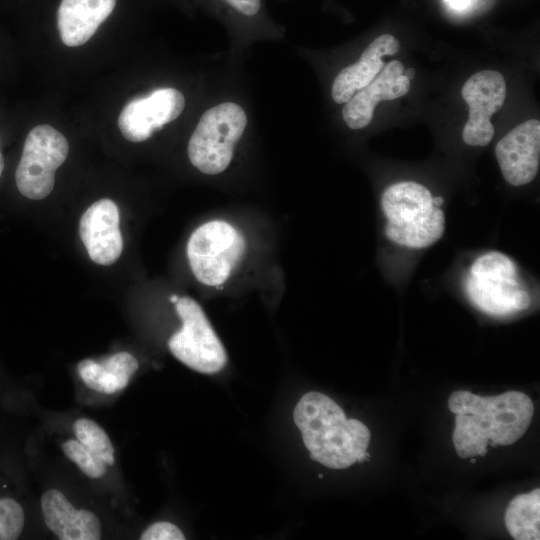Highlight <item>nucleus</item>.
<instances>
[{
  "mask_svg": "<svg viewBox=\"0 0 540 540\" xmlns=\"http://www.w3.org/2000/svg\"><path fill=\"white\" fill-rule=\"evenodd\" d=\"M310 458L331 469L357 462L356 448L367 449L370 430L357 419H347L343 409L327 395L310 391L293 411Z\"/></svg>",
  "mask_w": 540,
  "mask_h": 540,
  "instance_id": "obj_1",
  "label": "nucleus"
},
{
  "mask_svg": "<svg viewBox=\"0 0 540 540\" xmlns=\"http://www.w3.org/2000/svg\"><path fill=\"white\" fill-rule=\"evenodd\" d=\"M381 208L386 217L385 235L399 246L423 249L444 234V211L420 183L403 181L390 185L381 196Z\"/></svg>",
  "mask_w": 540,
  "mask_h": 540,
  "instance_id": "obj_2",
  "label": "nucleus"
},
{
  "mask_svg": "<svg viewBox=\"0 0 540 540\" xmlns=\"http://www.w3.org/2000/svg\"><path fill=\"white\" fill-rule=\"evenodd\" d=\"M247 240L241 229L224 219L199 225L190 235L186 255L191 272L202 285L220 289L242 265Z\"/></svg>",
  "mask_w": 540,
  "mask_h": 540,
  "instance_id": "obj_3",
  "label": "nucleus"
},
{
  "mask_svg": "<svg viewBox=\"0 0 540 540\" xmlns=\"http://www.w3.org/2000/svg\"><path fill=\"white\" fill-rule=\"evenodd\" d=\"M465 291L478 309L494 316L523 311L532 302L515 263L498 251L487 252L474 260L465 279Z\"/></svg>",
  "mask_w": 540,
  "mask_h": 540,
  "instance_id": "obj_4",
  "label": "nucleus"
},
{
  "mask_svg": "<svg viewBox=\"0 0 540 540\" xmlns=\"http://www.w3.org/2000/svg\"><path fill=\"white\" fill-rule=\"evenodd\" d=\"M246 125V113L236 103L224 102L205 111L188 142L191 164L207 175L224 172Z\"/></svg>",
  "mask_w": 540,
  "mask_h": 540,
  "instance_id": "obj_5",
  "label": "nucleus"
},
{
  "mask_svg": "<svg viewBox=\"0 0 540 540\" xmlns=\"http://www.w3.org/2000/svg\"><path fill=\"white\" fill-rule=\"evenodd\" d=\"M174 305L181 327L168 341L171 354L196 372L221 371L228 361L227 352L201 305L189 296H179Z\"/></svg>",
  "mask_w": 540,
  "mask_h": 540,
  "instance_id": "obj_6",
  "label": "nucleus"
},
{
  "mask_svg": "<svg viewBox=\"0 0 540 540\" xmlns=\"http://www.w3.org/2000/svg\"><path fill=\"white\" fill-rule=\"evenodd\" d=\"M69 144L65 136L48 124L28 133L15 173L19 192L32 200L47 197L54 187L55 171L65 162Z\"/></svg>",
  "mask_w": 540,
  "mask_h": 540,
  "instance_id": "obj_7",
  "label": "nucleus"
},
{
  "mask_svg": "<svg viewBox=\"0 0 540 540\" xmlns=\"http://www.w3.org/2000/svg\"><path fill=\"white\" fill-rule=\"evenodd\" d=\"M461 93L469 106L462 138L470 146H486L495 132L490 118L502 108L506 98L504 77L495 70L479 71L464 83Z\"/></svg>",
  "mask_w": 540,
  "mask_h": 540,
  "instance_id": "obj_8",
  "label": "nucleus"
},
{
  "mask_svg": "<svg viewBox=\"0 0 540 540\" xmlns=\"http://www.w3.org/2000/svg\"><path fill=\"white\" fill-rule=\"evenodd\" d=\"M185 108V98L175 88H161L149 96L129 101L118 117L123 137L131 142H142L155 131L177 119Z\"/></svg>",
  "mask_w": 540,
  "mask_h": 540,
  "instance_id": "obj_9",
  "label": "nucleus"
},
{
  "mask_svg": "<svg viewBox=\"0 0 540 540\" xmlns=\"http://www.w3.org/2000/svg\"><path fill=\"white\" fill-rule=\"evenodd\" d=\"M495 155L504 179L513 186L532 182L540 163V122L527 120L496 145Z\"/></svg>",
  "mask_w": 540,
  "mask_h": 540,
  "instance_id": "obj_10",
  "label": "nucleus"
},
{
  "mask_svg": "<svg viewBox=\"0 0 540 540\" xmlns=\"http://www.w3.org/2000/svg\"><path fill=\"white\" fill-rule=\"evenodd\" d=\"M79 234L93 262L104 266L116 262L123 249L116 203L104 198L89 206L80 219Z\"/></svg>",
  "mask_w": 540,
  "mask_h": 540,
  "instance_id": "obj_11",
  "label": "nucleus"
},
{
  "mask_svg": "<svg viewBox=\"0 0 540 540\" xmlns=\"http://www.w3.org/2000/svg\"><path fill=\"white\" fill-rule=\"evenodd\" d=\"M404 70L400 61H390L379 75L345 103L342 116L349 128L357 130L366 127L372 121L374 109L380 101L393 100L409 92L410 80L403 74Z\"/></svg>",
  "mask_w": 540,
  "mask_h": 540,
  "instance_id": "obj_12",
  "label": "nucleus"
},
{
  "mask_svg": "<svg viewBox=\"0 0 540 540\" xmlns=\"http://www.w3.org/2000/svg\"><path fill=\"white\" fill-rule=\"evenodd\" d=\"M41 511L48 529L60 540H98L102 537L99 517L87 509H78L59 489L41 496Z\"/></svg>",
  "mask_w": 540,
  "mask_h": 540,
  "instance_id": "obj_13",
  "label": "nucleus"
},
{
  "mask_svg": "<svg viewBox=\"0 0 540 540\" xmlns=\"http://www.w3.org/2000/svg\"><path fill=\"white\" fill-rule=\"evenodd\" d=\"M399 41L390 34L374 39L363 51L359 60L342 69L332 84L331 95L334 102L343 104L368 85L382 70V57L394 55L399 51Z\"/></svg>",
  "mask_w": 540,
  "mask_h": 540,
  "instance_id": "obj_14",
  "label": "nucleus"
},
{
  "mask_svg": "<svg viewBox=\"0 0 540 540\" xmlns=\"http://www.w3.org/2000/svg\"><path fill=\"white\" fill-rule=\"evenodd\" d=\"M117 0H61L57 28L61 41L69 47L85 44L111 15Z\"/></svg>",
  "mask_w": 540,
  "mask_h": 540,
  "instance_id": "obj_15",
  "label": "nucleus"
},
{
  "mask_svg": "<svg viewBox=\"0 0 540 540\" xmlns=\"http://www.w3.org/2000/svg\"><path fill=\"white\" fill-rule=\"evenodd\" d=\"M138 368L139 363L131 353L120 351L101 361L83 359L77 365V372L88 388L115 394L127 387Z\"/></svg>",
  "mask_w": 540,
  "mask_h": 540,
  "instance_id": "obj_16",
  "label": "nucleus"
},
{
  "mask_svg": "<svg viewBox=\"0 0 540 540\" xmlns=\"http://www.w3.org/2000/svg\"><path fill=\"white\" fill-rule=\"evenodd\" d=\"M540 489L516 496L505 513L506 527L515 540H539Z\"/></svg>",
  "mask_w": 540,
  "mask_h": 540,
  "instance_id": "obj_17",
  "label": "nucleus"
},
{
  "mask_svg": "<svg viewBox=\"0 0 540 540\" xmlns=\"http://www.w3.org/2000/svg\"><path fill=\"white\" fill-rule=\"evenodd\" d=\"M76 439L107 466L115 463V449L106 431L94 420L80 417L72 425Z\"/></svg>",
  "mask_w": 540,
  "mask_h": 540,
  "instance_id": "obj_18",
  "label": "nucleus"
},
{
  "mask_svg": "<svg viewBox=\"0 0 540 540\" xmlns=\"http://www.w3.org/2000/svg\"><path fill=\"white\" fill-rule=\"evenodd\" d=\"M62 451L87 477L100 479L106 474L107 465L77 439L64 441Z\"/></svg>",
  "mask_w": 540,
  "mask_h": 540,
  "instance_id": "obj_19",
  "label": "nucleus"
},
{
  "mask_svg": "<svg viewBox=\"0 0 540 540\" xmlns=\"http://www.w3.org/2000/svg\"><path fill=\"white\" fill-rule=\"evenodd\" d=\"M25 513L21 504L13 498H0V540H15L21 535Z\"/></svg>",
  "mask_w": 540,
  "mask_h": 540,
  "instance_id": "obj_20",
  "label": "nucleus"
},
{
  "mask_svg": "<svg viewBox=\"0 0 540 540\" xmlns=\"http://www.w3.org/2000/svg\"><path fill=\"white\" fill-rule=\"evenodd\" d=\"M141 540H184L183 532L175 524L158 521L148 526L140 535Z\"/></svg>",
  "mask_w": 540,
  "mask_h": 540,
  "instance_id": "obj_21",
  "label": "nucleus"
},
{
  "mask_svg": "<svg viewBox=\"0 0 540 540\" xmlns=\"http://www.w3.org/2000/svg\"><path fill=\"white\" fill-rule=\"evenodd\" d=\"M236 11L247 16L258 13L261 7V0H224Z\"/></svg>",
  "mask_w": 540,
  "mask_h": 540,
  "instance_id": "obj_22",
  "label": "nucleus"
},
{
  "mask_svg": "<svg viewBox=\"0 0 540 540\" xmlns=\"http://www.w3.org/2000/svg\"><path fill=\"white\" fill-rule=\"evenodd\" d=\"M454 9L462 10L470 5L471 0H447Z\"/></svg>",
  "mask_w": 540,
  "mask_h": 540,
  "instance_id": "obj_23",
  "label": "nucleus"
},
{
  "mask_svg": "<svg viewBox=\"0 0 540 540\" xmlns=\"http://www.w3.org/2000/svg\"><path fill=\"white\" fill-rule=\"evenodd\" d=\"M414 74H415V71L413 68H408V70L406 71V76L409 80H411L413 77H414Z\"/></svg>",
  "mask_w": 540,
  "mask_h": 540,
  "instance_id": "obj_24",
  "label": "nucleus"
},
{
  "mask_svg": "<svg viewBox=\"0 0 540 540\" xmlns=\"http://www.w3.org/2000/svg\"><path fill=\"white\" fill-rule=\"evenodd\" d=\"M4 169V159L0 148V178Z\"/></svg>",
  "mask_w": 540,
  "mask_h": 540,
  "instance_id": "obj_25",
  "label": "nucleus"
},
{
  "mask_svg": "<svg viewBox=\"0 0 540 540\" xmlns=\"http://www.w3.org/2000/svg\"><path fill=\"white\" fill-rule=\"evenodd\" d=\"M434 203L441 207L442 204L444 203V199L440 196L434 197Z\"/></svg>",
  "mask_w": 540,
  "mask_h": 540,
  "instance_id": "obj_26",
  "label": "nucleus"
},
{
  "mask_svg": "<svg viewBox=\"0 0 540 540\" xmlns=\"http://www.w3.org/2000/svg\"><path fill=\"white\" fill-rule=\"evenodd\" d=\"M471 463H473V464L476 463V459L471 457Z\"/></svg>",
  "mask_w": 540,
  "mask_h": 540,
  "instance_id": "obj_27",
  "label": "nucleus"
},
{
  "mask_svg": "<svg viewBox=\"0 0 540 540\" xmlns=\"http://www.w3.org/2000/svg\"><path fill=\"white\" fill-rule=\"evenodd\" d=\"M318 477H319V478H323V474L320 473V474L318 475Z\"/></svg>",
  "mask_w": 540,
  "mask_h": 540,
  "instance_id": "obj_28",
  "label": "nucleus"
}]
</instances>
